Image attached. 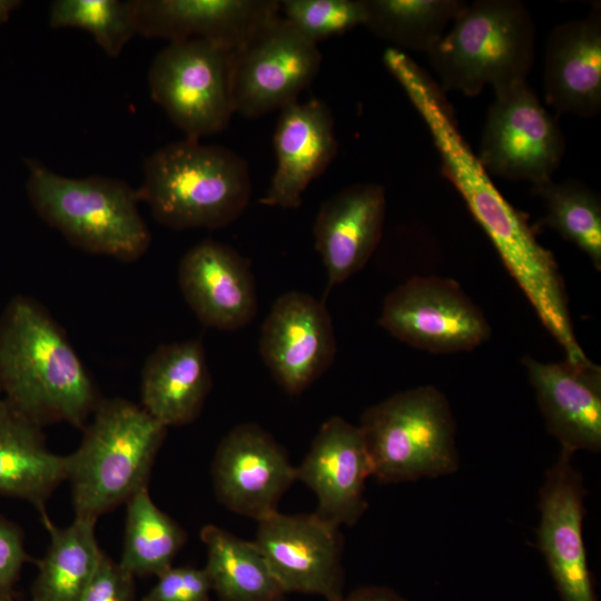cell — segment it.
Listing matches in <instances>:
<instances>
[{
    "mask_svg": "<svg viewBox=\"0 0 601 601\" xmlns=\"http://www.w3.org/2000/svg\"><path fill=\"white\" fill-rule=\"evenodd\" d=\"M388 72L426 125L443 175L464 199L543 326L568 361H587L575 338L565 286L553 254L538 242L525 215L495 187L459 130L440 86L407 56L393 60Z\"/></svg>",
    "mask_w": 601,
    "mask_h": 601,
    "instance_id": "6da1fadb",
    "label": "cell"
},
{
    "mask_svg": "<svg viewBox=\"0 0 601 601\" xmlns=\"http://www.w3.org/2000/svg\"><path fill=\"white\" fill-rule=\"evenodd\" d=\"M0 386L39 426L83 428L101 401L62 328L36 299L17 295L0 316Z\"/></svg>",
    "mask_w": 601,
    "mask_h": 601,
    "instance_id": "7a4b0ae2",
    "label": "cell"
},
{
    "mask_svg": "<svg viewBox=\"0 0 601 601\" xmlns=\"http://www.w3.org/2000/svg\"><path fill=\"white\" fill-rule=\"evenodd\" d=\"M137 194L162 226L219 229L238 219L249 204V167L229 148L185 138L145 159Z\"/></svg>",
    "mask_w": 601,
    "mask_h": 601,
    "instance_id": "3957f363",
    "label": "cell"
},
{
    "mask_svg": "<svg viewBox=\"0 0 601 601\" xmlns=\"http://www.w3.org/2000/svg\"><path fill=\"white\" fill-rule=\"evenodd\" d=\"M167 427L121 397L99 402L78 449L66 455L76 516L97 521L148 487Z\"/></svg>",
    "mask_w": 601,
    "mask_h": 601,
    "instance_id": "277c9868",
    "label": "cell"
},
{
    "mask_svg": "<svg viewBox=\"0 0 601 601\" xmlns=\"http://www.w3.org/2000/svg\"><path fill=\"white\" fill-rule=\"evenodd\" d=\"M27 193L39 217L85 252L130 263L151 243L137 189L104 177L70 178L26 159Z\"/></svg>",
    "mask_w": 601,
    "mask_h": 601,
    "instance_id": "5b68a950",
    "label": "cell"
},
{
    "mask_svg": "<svg viewBox=\"0 0 601 601\" xmlns=\"http://www.w3.org/2000/svg\"><path fill=\"white\" fill-rule=\"evenodd\" d=\"M536 30L519 0L465 3L452 28L426 52L444 92L474 97L526 80L535 60Z\"/></svg>",
    "mask_w": 601,
    "mask_h": 601,
    "instance_id": "8992f818",
    "label": "cell"
},
{
    "mask_svg": "<svg viewBox=\"0 0 601 601\" xmlns=\"http://www.w3.org/2000/svg\"><path fill=\"white\" fill-rule=\"evenodd\" d=\"M384 483L455 472V422L446 396L434 386L398 392L365 410L358 425Z\"/></svg>",
    "mask_w": 601,
    "mask_h": 601,
    "instance_id": "52a82bcc",
    "label": "cell"
},
{
    "mask_svg": "<svg viewBox=\"0 0 601 601\" xmlns=\"http://www.w3.org/2000/svg\"><path fill=\"white\" fill-rule=\"evenodd\" d=\"M233 50L190 39L169 42L148 71L152 100L186 138L200 140L223 131L235 114Z\"/></svg>",
    "mask_w": 601,
    "mask_h": 601,
    "instance_id": "ba28073f",
    "label": "cell"
},
{
    "mask_svg": "<svg viewBox=\"0 0 601 601\" xmlns=\"http://www.w3.org/2000/svg\"><path fill=\"white\" fill-rule=\"evenodd\" d=\"M483 126L479 161L491 176L540 186L552 180L565 152L556 120L528 80L494 90Z\"/></svg>",
    "mask_w": 601,
    "mask_h": 601,
    "instance_id": "9c48e42d",
    "label": "cell"
},
{
    "mask_svg": "<svg viewBox=\"0 0 601 601\" xmlns=\"http://www.w3.org/2000/svg\"><path fill=\"white\" fill-rule=\"evenodd\" d=\"M380 325L392 336L433 354L473 351L491 336L482 311L451 278L414 276L384 298Z\"/></svg>",
    "mask_w": 601,
    "mask_h": 601,
    "instance_id": "30bf717a",
    "label": "cell"
},
{
    "mask_svg": "<svg viewBox=\"0 0 601 601\" xmlns=\"http://www.w3.org/2000/svg\"><path fill=\"white\" fill-rule=\"evenodd\" d=\"M321 62L318 47L279 16L233 52L235 112L257 118L297 101Z\"/></svg>",
    "mask_w": 601,
    "mask_h": 601,
    "instance_id": "8fae6325",
    "label": "cell"
},
{
    "mask_svg": "<svg viewBox=\"0 0 601 601\" xmlns=\"http://www.w3.org/2000/svg\"><path fill=\"white\" fill-rule=\"evenodd\" d=\"M254 543L284 593L299 592L341 601L343 594L339 528L317 514H282L258 521Z\"/></svg>",
    "mask_w": 601,
    "mask_h": 601,
    "instance_id": "7c38bea8",
    "label": "cell"
},
{
    "mask_svg": "<svg viewBox=\"0 0 601 601\" xmlns=\"http://www.w3.org/2000/svg\"><path fill=\"white\" fill-rule=\"evenodd\" d=\"M211 476L225 508L258 522L277 511L280 497L296 481V467L268 432L244 423L221 439Z\"/></svg>",
    "mask_w": 601,
    "mask_h": 601,
    "instance_id": "4fadbf2b",
    "label": "cell"
},
{
    "mask_svg": "<svg viewBox=\"0 0 601 601\" xmlns=\"http://www.w3.org/2000/svg\"><path fill=\"white\" fill-rule=\"evenodd\" d=\"M332 318L323 302L302 292L277 298L263 323L259 352L275 381L298 394L334 362Z\"/></svg>",
    "mask_w": 601,
    "mask_h": 601,
    "instance_id": "5bb4252c",
    "label": "cell"
},
{
    "mask_svg": "<svg viewBox=\"0 0 601 601\" xmlns=\"http://www.w3.org/2000/svg\"><path fill=\"white\" fill-rule=\"evenodd\" d=\"M573 453L561 449L540 490L538 546L545 558L562 601H598L582 533V477Z\"/></svg>",
    "mask_w": 601,
    "mask_h": 601,
    "instance_id": "9a60e30c",
    "label": "cell"
},
{
    "mask_svg": "<svg viewBox=\"0 0 601 601\" xmlns=\"http://www.w3.org/2000/svg\"><path fill=\"white\" fill-rule=\"evenodd\" d=\"M373 475L372 461L359 426L339 416L327 420L316 434L296 480L317 497L314 512L338 526L353 525L367 508L365 481Z\"/></svg>",
    "mask_w": 601,
    "mask_h": 601,
    "instance_id": "2e32d148",
    "label": "cell"
},
{
    "mask_svg": "<svg viewBox=\"0 0 601 601\" xmlns=\"http://www.w3.org/2000/svg\"><path fill=\"white\" fill-rule=\"evenodd\" d=\"M178 285L198 321L206 327L237 331L257 313L249 263L233 247L204 239L190 247L178 266Z\"/></svg>",
    "mask_w": 601,
    "mask_h": 601,
    "instance_id": "e0dca14e",
    "label": "cell"
},
{
    "mask_svg": "<svg viewBox=\"0 0 601 601\" xmlns=\"http://www.w3.org/2000/svg\"><path fill=\"white\" fill-rule=\"evenodd\" d=\"M137 35L236 50L280 16L276 0H135Z\"/></svg>",
    "mask_w": 601,
    "mask_h": 601,
    "instance_id": "ac0fdd59",
    "label": "cell"
},
{
    "mask_svg": "<svg viewBox=\"0 0 601 601\" xmlns=\"http://www.w3.org/2000/svg\"><path fill=\"white\" fill-rule=\"evenodd\" d=\"M273 141L276 168L259 204L296 209L308 185L327 169L338 151L329 107L316 98L286 106L280 110Z\"/></svg>",
    "mask_w": 601,
    "mask_h": 601,
    "instance_id": "d6986e66",
    "label": "cell"
},
{
    "mask_svg": "<svg viewBox=\"0 0 601 601\" xmlns=\"http://www.w3.org/2000/svg\"><path fill=\"white\" fill-rule=\"evenodd\" d=\"M552 436L571 453L601 449V370L590 359L544 363L523 358Z\"/></svg>",
    "mask_w": 601,
    "mask_h": 601,
    "instance_id": "ffe728a7",
    "label": "cell"
},
{
    "mask_svg": "<svg viewBox=\"0 0 601 601\" xmlns=\"http://www.w3.org/2000/svg\"><path fill=\"white\" fill-rule=\"evenodd\" d=\"M385 211V189L374 183L351 185L322 204L314 238L327 274L324 298L367 264L382 239Z\"/></svg>",
    "mask_w": 601,
    "mask_h": 601,
    "instance_id": "44dd1931",
    "label": "cell"
},
{
    "mask_svg": "<svg viewBox=\"0 0 601 601\" xmlns=\"http://www.w3.org/2000/svg\"><path fill=\"white\" fill-rule=\"evenodd\" d=\"M543 82L546 102L582 118L601 110V11L565 21L549 33Z\"/></svg>",
    "mask_w": 601,
    "mask_h": 601,
    "instance_id": "7402d4cb",
    "label": "cell"
},
{
    "mask_svg": "<svg viewBox=\"0 0 601 601\" xmlns=\"http://www.w3.org/2000/svg\"><path fill=\"white\" fill-rule=\"evenodd\" d=\"M211 387L199 339L158 346L146 359L140 380L141 407L166 427L194 422Z\"/></svg>",
    "mask_w": 601,
    "mask_h": 601,
    "instance_id": "603a6c76",
    "label": "cell"
},
{
    "mask_svg": "<svg viewBox=\"0 0 601 601\" xmlns=\"http://www.w3.org/2000/svg\"><path fill=\"white\" fill-rule=\"evenodd\" d=\"M42 427L0 398V495L24 500L47 515L46 503L66 481V456L51 452Z\"/></svg>",
    "mask_w": 601,
    "mask_h": 601,
    "instance_id": "cb8c5ba5",
    "label": "cell"
},
{
    "mask_svg": "<svg viewBox=\"0 0 601 601\" xmlns=\"http://www.w3.org/2000/svg\"><path fill=\"white\" fill-rule=\"evenodd\" d=\"M41 520L50 543L38 561L30 601H81L102 554L95 534L96 521L75 518L61 529L48 515Z\"/></svg>",
    "mask_w": 601,
    "mask_h": 601,
    "instance_id": "d4e9b609",
    "label": "cell"
},
{
    "mask_svg": "<svg viewBox=\"0 0 601 601\" xmlns=\"http://www.w3.org/2000/svg\"><path fill=\"white\" fill-rule=\"evenodd\" d=\"M200 539L207 549L205 570L220 601H283L284 591L254 541L213 525Z\"/></svg>",
    "mask_w": 601,
    "mask_h": 601,
    "instance_id": "484cf974",
    "label": "cell"
},
{
    "mask_svg": "<svg viewBox=\"0 0 601 601\" xmlns=\"http://www.w3.org/2000/svg\"><path fill=\"white\" fill-rule=\"evenodd\" d=\"M465 3L460 0H364V26L392 48L427 52Z\"/></svg>",
    "mask_w": 601,
    "mask_h": 601,
    "instance_id": "4316f807",
    "label": "cell"
},
{
    "mask_svg": "<svg viewBox=\"0 0 601 601\" xmlns=\"http://www.w3.org/2000/svg\"><path fill=\"white\" fill-rule=\"evenodd\" d=\"M124 548L119 565L134 577L159 575L171 566L186 532L151 500L148 487L126 503Z\"/></svg>",
    "mask_w": 601,
    "mask_h": 601,
    "instance_id": "83f0119b",
    "label": "cell"
},
{
    "mask_svg": "<svg viewBox=\"0 0 601 601\" xmlns=\"http://www.w3.org/2000/svg\"><path fill=\"white\" fill-rule=\"evenodd\" d=\"M544 203L541 224L558 231L581 249L601 270V199L577 180H550L533 187Z\"/></svg>",
    "mask_w": 601,
    "mask_h": 601,
    "instance_id": "f1b7e54d",
    "label": "cell"
},
{
    "mask_svg": "<svg viewBox=\"0 0 601 601\" xmlns=\"http://www.w3.org/2000/svg\"><path fill=\"white\" fill-rule=\"evenodd\" d=\"M49 26L83 29L107 56L117 58L137 35L135 0H56Z\"/></svg>",
    "mask_w": 601,
    "mask_h": 601,
    "instance_id": "f546056e",
    "label": "cell"
},
{
    "mask_svg": "<svg viewBox=\"0 0 601 601\" xmlns=\"http://www.w3.org/2000/svg\"><path fill=\"white\" fill-rule=\"evenodd\" d=\"M280 16L303 37L318 46L329 38L364 26V0H284Z\"/></svg>",
    "mask_w": 601,
    "mask_h": 601,
    "instance_id": "4dcf8cb0",
    "label": "cell"
},
{
    "mask_svg": "<svg viewBox=\"0 0 601 601\" xmlns=\"http://www.w3.org/2000/svg\"><path fill=\"white\" fill-rule=\"evenodd\" d=\"M211 590L205 568L170 566L158 575L142 601H209Z\"/></svg>",
    "mask_w": 601,
    "mask_h": 601,
    "instance_id": "1f68e13d",
    "label": "cell"
},
{
    "mask_svg": "<svg viewBox=\"0 0 601 601\" xmlns=\"http://www.w3.org/2000/svg\"><path fill=\"white\" fill-rule=\"evenodd\" d=\"M134 579L102 551L81 601H135Z\"/></svg>",
    "mask_w": 601,
    "mask_h": 601,
    "instance_id": "d6a6232c",
    "label": "cell"
},
{
    "mask_svg": "<svg viewBox=\"0 0 601 601\" xmlns=\"http://www.w3.org/2000/svg\"><path fill=\"white\" fill-rule=\"evenodd\" d=\"M28 559L21 529L0 515V594L12 595Z\"/></svg>",
    "mask_w": 601,
    "mask_h": 601,
    "instance_id": "836d02e7",
    "label": "cell"
},
{
    "mask_svg": "<svg viewBox=\"0 0 601 601\" xmlns=\"http://www.w3.org/2000/svg\"><path fill=\"white\" fill-rule=\"evenodd\" d=\"M341 601H407L395 591L384 587H364L343 597Z\"/></svg>",
    "mask_w": 601,
    "mask_h": 601,
    "instance_id": "e575fe53",
    "label": "cell"
},
{
    "mask_svg": "<svg viewBox=\"0 0 601 601\" xmlns=\"http://www.w3.org/2000/svg\"><path fill=\"white\" fill-rule=\"evenodd\" d=\"M20 4L16 0H0V24L6 22L10 13Z\"/></svg>",
    "mask_w": 601,
    "mask_h": 601,
    "instance_id": "d590c367",
    "label": "cell"
},
{
    "mask_svg": "<svg viewBox=\"0 0 601 601\" xmlns=\"http://www.w3.org/2000/svg\"><path fill=\"white\" fill-rule=\"evenodd\" d=\"M0 601H16L13 595L0 594Z\"/></svg>",
    "mask_w": 601,
    "mask_h": 601,
    "instance_id": "8d00e7d4",
    "label": "cell"
},
{
    "mask_svg": "<svg viewBox=\"0 0 601 601\" xmlns=\"http://www.w3.org/2000/svg\"><path fill=\"white\" fill-rule=\"evenodd\" d=\"M0 392H1V386H0Z\"/></svg>",
    "mask_w": 601,
    "mask_h": 601,
    "instance_id": "74e56055",
    "label": "cell"
}]
</instances>
